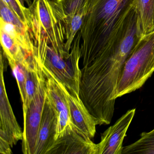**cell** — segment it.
<instances>
[{
  "mask_svg": "<svg viewBox=\"0 0 154 154\" xmlns=\"http://www.w3.org/2000/svg\"><path fill=\"white\" fill-rule=\"evenodd\" d=\"M137 0H91L79 32L82 62L105 58L116 49L123 23Z\"/></svg>",
  "mask_w": 154,
  "mask_h": 154,
  "instance_id": "1",
  "label": "cell"
},
{
  "mask_svg": "<svg viewBox=\"0 0 154 154\" xmlns=\"http://www.w3.org/2000/svg\"><path fill=\"white\" fill-rule=\"evenodd\" d=\"M154 72V32L142 36L124 63L113 99L141 88Z\"/></svg>",
  "mask_w": 154,
  "mask_h": 154,
  "instance_id": "2",
  "label": "cell"
},
{
  "mask_svg": "<svg viewBox=\"0 0 154 154\" xmlns=\"http://www.w3.org/2000/svg\"><path fill=\"white\" fill-rule=\"evenodd\" d=\"M46 97L45 76L42 69L35 94L24 119V137L22 146V152L24 154H35Z\"/></svg>",
  "mask_w": 154,
  "mask_h": 154,
  "instance_id": "3",
  "label": "cell"
},
{
  "mask_svg": "<svg viewBox=\"0 0 154 154\" xmlns=\"http://www.w3.org/2000/svg\"><path fill=\"white\" fill-rule=\"evenodd\" d=\"M40 64L45 75L47 97L57 112L58 121L56 140L62 137L73 125L66 94V88L48 70Z\"/></svg>",
  "mask_w": 154,
  "mask_h": 154,
  "instance_id": "4",
  "label": "cell"
},
{
  "mask_svg": "<svg viewBox=\"0 0 154 154\" xmlns=\"http://www.w3.org/2000/svg\"><path fill=\"white\" fill-rule=\"evenodd\" d=\"M4 55L1 52L0 69V137L7 139L11 147L23 140L24 133L20 127L9 100L4 82Z\"/></svg>",
  "mask_w": 154,
  "mask_h": 154,
  "instance_id": "5",
  "label": "cell"
},
{
  "mask_svg": "<svg viewBox=\"0 0 154 154\" xmlns=\"http://www.w3.org/2000/svg\"><path fill=\"white\" fill-rule=\"evenodd\" d=\"M99 154L98 144L73 124L55 140L46 154Z\"/></svg>",
  "mask_w": 154,
  "mask_h": 154,
  "instance_id": "6",
  "label": "cell"
},
{
  "mask_svg": "<svg viewBox=\"0 0 154 154\" xmlns=\"http://www.w3.org/2000/svg\"><path fill=\"white\" fill-rule=\"evenodd\" d=\"M135 113L136 109L129 110L102 134L99 154H122L123 140Z\"/></svg>",
  "mask_w": 154,
  "mask_h": 154,
  "instance_id": "7",
  "label": "cell"
},
{
  "mask_svg": "<svg viewBox=\"0 0 154 154\" xmlns=\"http://www.w3.org/2000/svg\"><path fill=\"white\" fill-rule=\"evenodd\" d=\"M91 0H58L55 2L63 19L66 35L74 38L81 29Z\"/></svg>",
  "mask_w": 154,
  "mask_h": 154,
  "instance_id": "8",
  "label": "cell"
},
{
  "mask_svg": "<svg viewBox=\"0 0 154 154\" xmlns=\"http://www.w3.org/2000/svg\"><path fill=\"white\" fill-rule=\"evenodd\" d=\"M57 121V112L46 96L35 154H46L53 146L55 140Z\"/></svg>",
  "mask_w": 154,
  "mask_h": 154,
  "instance_id": "9",
  "label": "cell"
},
{
  "mask_svg": "<svg viewBox=\"0 0 154 154\" xmlns=\"http://www.w3.org/2000/svg\"><path fill=\"white\" fill-rule=\"evenodd\" d=\"M70 117L72 123L91 139L96 133L97 123L80 97L70 93L65 89Z\"/></svg>",
  "mask_w": 154,
  "mask_h": 154,
  "instance_id": "10",
  "label": "cell"
},
{
  "mask_svg": "<svg viewBox=\"0 0 154 154\" xmlns=\"http://www.w3.org/2000/svg\"><path fill=\"white\" fill-rule=\"evenodd\" d=\"M41 72V66L33 54L29 58L27 66L26 100L23 103L24 119L26 118L28 109L35 94Z\"/></svg>",
  "mask_w": 154,
  "mask_h": 154,
  "instance_id": "11",
  "label": "cell"
},
{
  "mask_svg": "<svg viewBox=\"0 0 154 154\" xmlns=\"http://www.w3.org/2000/svg\"><path fill=\"white\" fill-rule=\"evenodd\" d=\"M138 29L141 35L154 32V0H137Z\"/></svg>",
  "mask_w": 154,
  "mask_h": 154,
  "instance_id": "12",
  "label": "cell"
},
{
  "mask_svg": "<svg viewBox=\"0 0 154 154\" xmlns=\"http://www.w3.org/2000/svg\"><path fill=\"white\" fill-rule=\"evenodd\" d=\"M2 49L7 59L21 61L28 58L33 54H29L23 49L10 36L1 30Z\"/></svg>",
  "mask_w": 154,
  "mask_h": 154,
  "instance_id": "13",
  "label": "cell"
},
{
  "mask_svg": "<svg viewBox=\"0 0 154 154\" xmlns=\"http://www.w3.org/2000/svg\"><path fill=\"white\" fill-rule=\"evenodd\" d=\"M140 136L136 142L123 147L122 154H154V128Z\"/></svg>",
  "mask_w": 154,
  "mask_h": 154,
  "instance_id": "14",
  "label": "cell"
},
{
  "mask_svg": "<svg viewBox=\"0 0 154 154\" xmlns=\"http://www.w3.org/2000/svg\"><path fill=\"white\" fill-rule=\"evenodd\" d=\"M31 56L27 59L21 61H15L9 58L7 59L17 80L23 103L26 100V87L28 64Z\"/></svg>",
  "mask_w": 154,
  "mask_h": 154,
  "instance_id": "15",
  "label": "cell"
},
{
  "mask_svg": "<svg viewBox=\"0 0 154 154\" xmlns=\"http://www.w3.org/2000/svg\"><path fill=\"white\" fill-rule=\"evenodd\" d=\"M0 19L3 21L13 24L25 32H29V28L18 18L10 8L2 0H0Z\"/></svg>",
  "mask_w": 154,
  "mask_h": 154,
  "instance_id": "16",
  "label": "cell"
},
{
  "mask_svg": "<svg viewBox=\"0 0 154 154\" xmlns=\"http://www.w3.org/2000/svg\"><path fill=\"white\" fill-rule=\"evenodd\" d=\"M2 1L10 8L18 18L29 29L32 20V13L29 8H22L17 0Z\"/></svg>",
  "mask_w": 154,
  "mask_h": 154,
  "instance_id": "17",
  "label": "cell"
},
{
  "mask_svg": "<svg viewBox=\"0 0 154 154\" xmlns=\"http://www.w3.org/2000/svg\"><path fill=\"white\" fill-rule=\"evenodd\" d=\"M11 146L6 139L0 137V153L3 154H11Z\"/></svg>",
  "mask_w": 154,
  "mask_h": 154,
  "instance_id": "18",
  "label": "cell"
},
{
  "mask_svg": "<svg viewBox=\"0 0 154 154\" xmlns=\"http://www.w3.org/2000/svg\"><path fill=\"white\" fill-rule=\"evenodd\" d=\"M17 1L18 2L19 5L22 8H26V6H25L26 3L27 5L28 8H29L33 3L31 1V0H17Z\"/></svg>",
  "mask_w": 154,
  "mask_h": 154,
  "instance_id": "19",
  "label": "cell"
},
{
  "mask_svg": "<svg viewBox=\"0 0 154 154\" xmlns=\"http://www.w3.org/2000/svg\"><path fill=\"white\" fill-rule=\"evenodd\" d=\"M33 1H36V0H33ZM49 1L52 2H57V1H58V0H49Z\"/></svg>",
  "mask_w": 154,
  "mask_h": 154,
  "instance_id": "20",
  "label": "cell"
}]
</instances>
